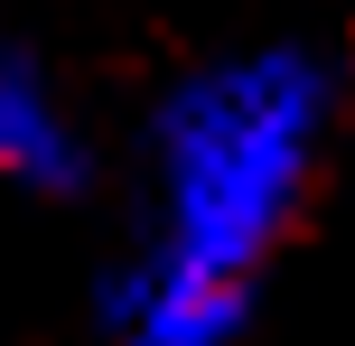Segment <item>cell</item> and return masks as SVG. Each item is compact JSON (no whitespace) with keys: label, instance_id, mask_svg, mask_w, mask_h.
I'll use <instances>...</instances> for the list:
<instances>
[{"label":"cell","instance_id":"1","mask_svg":"<svg viewBox=\"0 0 355 346\" xmlns=\"http://www.w3.org/2000/svg\"><path fill=\"white\" fill-rule=\"evenodd\" d=\"M337 141V66L318 47L206 56L150 103V253L252 291L318 197Z\"/></svg>","mask_w":355,"mask_h":346},{"label":"cell","instance_id":"2","mask_svg":"<svg viewBox=\"0 0 355 346\" xmlns=\"http://www.w3.org/2000/svg\"><path fill=\"white\" fill-rule=\"evenodd\" d=\"M243 318H252V291H225V281L150 253V243H131L94 281V328H103V346H234Z\"/></svg>","mask_w":355,"mask_h":346},{"label":"cell","instance_id":"3","mask_svg":"<svg viewBox=\"0 0 355 346\" xmlns=\"http://www.w3.org/2000/svg\"><path fill=\"white\" fill-rule=\"evenodd\" d=\"M94 168H103L94 131L75 122L56 75L37 66L28 37L0 28V187H19V197H85Z\"/></svg>","mask_w":355,"mask_h":346}]
</instances>
